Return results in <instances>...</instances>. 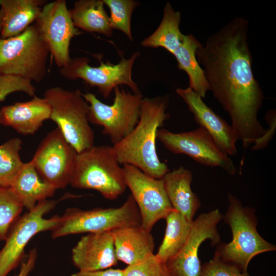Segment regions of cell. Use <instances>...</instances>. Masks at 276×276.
<instances>
[{
  "label": "cell",
  "mask_w": 276,
  "mask_h": 276,
  "mask_svg": "<svg viewBox=\"0 0 276 276\" xmlns=\"http://www.w3.org/2000/svg\"><path fill=\"white\" fill-rule=\"evenodd\" d=\"M113 90L114 98L110 105L103 103L91 93L82 95L89 104V123L102 126V134L109 136L114 145L126 137L137 124L143 96L119 86Z\"/></svg>",
  "instance_id": "8"
},
{
  "label": "cell",
  "mask_w": 276,
  "mask_h": 276,
  "mask_svg": "<svg viewBox=\"0 0 276 276\" xmlns=\"http://www.w3.org/2000/svg\"><path fill=\"white\" fill-rule=\"evenodd\" d=\"M265 119L269 125L264 135L257 140L251 149L253 150H262L266 148L269 142L273 138L276 127V113L273 109L269 110L265 116Z\"/></svg>",
  "instance_id": "33"
},
{
  "label": "cell",
  "mask_w": 276,
  "mask_h": 276,
  "mask_svg": "<svg viewBox=\"0 0 276 276\" xmlns=\"http://www.w3.org/2000/svg\"><path fill=\"white\" fill-rule=\"evenodd\" d=\"M2 18H3V13L2 10L0 9V33L2 30Z\"/></svg>",
  "instance_id": "36"
},
{
  "label": "cell",
  "mask_w": 276,
  "mask_h": 276,
  "mask_svg": "<svg viewBox=\"0 0 276 276\" xmlns=\"http://www.w3.org/2000/svg\"><path fill=\"white\" fill-rule=\"evenodd\" d=\"M77 153L56 127L42 139L31 160L40 177L57 190L70 185Z\"/></svg>",
  "instance_id": "12"
},
{
  "label": "cell",
  "mask_w": 276,
  "mask_h": 276,
  "mask_svg": "<svg viewBox=\"0 0 276 276\" xmlns=\"http://www.w3.org/2000/svg\"><path fill=\"white\" fill-rule=\"evenodd\" d=\"M123 270V276H169L165 263L154 254Z\"/></svg>",
  "instance_id": "30"
},
{
  "label": "cell",
  "mask_w": 276,
  "mask_h": 276,
  "mask_svg": "<svg viewBox=\"0 0 276 276\" xmlns=\"http://www.w3.org/2000/svg\"><path fill=\"white\" fill-rule=\"evenodd\" d=\"M248 24L242 17L234 18L196 52L210 90L229 114L231 126L245 148L266 131L258 119L264 96L252 70Z\"/></svg>",
  "instance_id": "1"
},
{
  "label": "cell",
  "mask_w": 276,
  "mask_h": 276,
  "mask_svg": "<svg viewBox=\"0 0 276 276\" xmlns=\"http://www.w3.org/2000/svg\"><path fill=\"white\" fill-rule=\"evenodd\" d=\"M49 54L36 23L17 36L0 37V75L40 82L47 75Z\"/></svg>",
  "instance_id": "5"
},
{
  "label": "cell",
  "mask_w": 276,
  "mask_h": 276,
  "mask_svg": "<svg viewBox=\"0 0 276 276\" xmlns=\"http://www.w3.org/2000/svg\"><path fill=\"white\" fill-rule=\"evenodd\" d=\"M24 208L10 187H0V241L5 240L11 226Z\"/></svg>",
  "instance_id": "28"
},
{
  "label": "cell",
  "mask_w": 276,
  "mask_h": 276,
  "mask_svg": "<svg viewBox=\"0 0 276 276\" xmlns=\"http://www.w3.org/2000/svg\"><path fill=\"white\" fill-rule=\"evenodd\" d=\"M218 209L203 213L193 220L188 239L181 250L166 263L169 276H200L202 266L198 258L201 243L209 239L213 246L220 237L217 225L223 218Z\"/></svg>",
  "instance_id": "15"
},
{
  "label": "cell",
  "mask_w": 276,
  "mask_h": 276,
  "mask_svg": "<svg viewBox=\"0 0 276 276\" xmlns=\"http://www.w3.org/2000/svg\"><path fill=\"white\" fill-rule=\"evenodd\" d=\"M51 109L45 98L36 96L28 101L16 102L0 109V124L23 135L34 134L50 119Z\"/></svg>",
  "instance_id": "18"
},
{
  "label": "cell",
  "mask_w": 276,
  "mask_h": 276,
  "mask_svg": "<svg viewBox=\"0 0 276 276\" xmlns=\"http://www.w3.org/2000/svg\"><path fill=\"white\" fill-rule=\"evenodd\" d=\"M133 224H141L136 203L130 194L123 204L117 208H95L83 210L77 208L66 210L52 238L69 235L107 231Z\"/></svg>",
  "instance_id": "7"
},
{
  "label": "cell",
  "mask_w": 276,
  "mask_h": 276,
  "mask_svg": "<svg viewBox=\"0 0 276 276\" xmlns=\"http://www.w3.org/2000/svg\"><path fill=\"white\" fill-rule=\"evenodd\" d=\"M169 100L167 95L143 98L137 124L112 146L119 164L133 166L156 179L162 178L170 171L159 159L156 149L157 132L169 118L166 112Z\"/></svg>",
  "instance_id": "2"
},
{
  "label": "cell",
  "mask_w": 276,
  "mask_h": 276,
  "mask_svg": "<svg viewBox=\"0 0 276 276\" xmlns=\"http://www.w3.org/2000/svg\"><path fill=\"white\" fill-rule=\"evenodd\" d=\"M21 144L20 139L14 137L0 145V187H10L22 168Z\"/></svg>",
  "instance_id": "27"
},
{
  "label": "cell",
  "mask_w": 276,
  "mask_h": 276,
  "mask_svg": "<svg viewBox=\"0 0 276 276\" xmlns=\"http://www.w3.org/2000/svg\"><path fill=\"white\" fill-rule=\"evenodd\" d=\"M119 165L113 146H93L77 153L70 185L76 189L96 190L105 198L114 200L127 188Z\"/></svg>",
  "instance_id": "4"
},
{
  "label": "cell",
  "mask_w": 276,
  "mask_h": 276,
  "mask_svg": "<svg viewBox=\"0 0 276 276\" xmlns=\"http://www.w3.org/2000/svg\"><path fill=\"white\" fill-rule=\"evenodd\" d=\"M10 187L28 211L53 196L57 190L40 177L31 160L24 163Z\"/></svg>",
  "instance_id": "22"
},
{
  "label": "cell",
  "mask_w": 276,
  "mask_h": 276,
  "mask_svg": "<svg viewBox=\"0 0 276 276\" xmlns=\"http://www.w3.org/2000/svg\"><path fill=\"white\" fill-rule=\"evenodd\" d=\"M18 91L33 97L35 96L36 88L32 82L22 78L0 75V102L4 101L9 94Z\"/></svg>",
  "instance_id": "31"
},
{
  "label": "cell",
  "mask_w": 276,
  "mask_h": 276,
  "mask_svg": "<svg viewBox=\"0 0 276 276\" xmlns=\"http://www.w3.org/2000/svg\"><path fill=\"white\" fill-rule=\"evenodd\" d=\"M45 0H0L3 13L0 37L6 39L19 35L35 21Z\"/></svg>",
  "instance_id": "21"
},
{
  "label": "cell",
  "mask_w": 276,
  "mask_h": 276,
  "mask_svg": "<svg viewBox=\"0 0 276 276\" xmlns=\"http://www.w3.org/2000/svg\"><path fill=\"white\" fill-rule=\"evenodd\" d=\"M166 227L162 243L156 256L163 262L175 256L187 242L193 222L174 209L167 216Z\"/></svg>",
  "instance_id": "26"
},
{
  "label": "cell",
  "mask_w": 276,
  "mask_h": 276,
  "mask_svg": "<svg viewBox=\"0 0 276 276\" xmlns=\"http://www.w3.org/2000/svg\"><path fill=\"white\" fill-rule=\"evenodd\" d=\"M162 179L172 208L189 221L193 222L201 202L197 194L191 189L193 180L191 171L181 166L169 171Z\"/></svg>",
  "instance_id": "20"
},
{
  "label": "cell",
  "mask_w": 276,
  "mask_h": 276,
  "mask_svg": "<svg viewBox=\"0 0 276 276\" xmlns=\"http://www.w3.org/2000/svg\"><path fill=\"white\" fill-rule=\"evenodd\" d=\"M111 232L118 261L131 265L154 254V239L141 224L118 228Z\"/></svg>",
  "instance_id": "19"
},
{
  "label": "cell",
  "mask_w": 276,
  "mask_h": 276,
  "mask_svg": "<svg viewBox=\"0 0 276 276\" xmlns=\"http://www.w3.org/2000/svg\"><path fill=\"white\" fill-rule=\"evenodd\" d=\"M124 270L121 269L108 268L92 271H78L70 276H123Z\"/></svg>",
  "instance_id": "35"
},
{
  "label": "cell",
  "mask_w": 276,
  "mask_h": 276,
  "mask_svg": "<svg viewBox=\"0 0 276 276\" xmlns=\"http://www.w3.org/2000/svg\"><path fill=\"white\" fill-rule=\"evenodd\" d=\"M176 93L193 114L195 121L211 134L222 150L228 156L236 155L238 138L231 125L208 107L190 87L177 88Z\"/></svg>",
  "instance_id": "16"
},
{
  "label": "cell",
  "mask_w": 276,
  "mask_h": 276,
  "mask_svg": "<svg viewBox=\"0 0 276 276\" xmlns=\"http://www.w3.org/2000/svg\"><path fill=\"white\" fill-rule=\"evenodd\" d=\"M37 258V249L33 248L21 262L19 271L15 276H28L35 266Z\"/></svg>",
  "instance_id": "34"
},
{
  "label": "cell",
  "mask_w": 276,
  "mask_h": 276,
  "mask_svg": "<svg viewBox=\"0 0 276 276\" xmlns=\"http://www.w3.org/2000/svg\"><path fill=\"white\" fill-rule=\"evenodd\" d=\"M58 201L46 199L19 217L11 226L5 243L0 250V276H7L24 258L25 249L36 234L53 231L60 221V216L47 218L44 216L53 210Z\"/></svg>",
  "instance_id": "9"
},
{
  "label": "cell",
  "mask_w": 276,
  "mask_h": 276,
  "mask_svg": "<svg viewBox=\"0 0 276 276\" xmlns=\"http://www.w3.org/2000/svg\"><path fill=\"white\" fill-rule=\"evenodd\" d=\"M110 10L109 20L112 29L120 30L133 40L131 30L132 12L139 2L133 0H102Z\"/></svg>",
  "instance_id": "29"
},
{
  "label": "cell",
  "mask_w": 276,
  "mask_h": 276,
  "mask_svg": "<svg viewBox=\"0 0 276 276\" xmlns=\"http://www.w3.org/2000/svg\"><path fill=\"white\" fill-rule=\"evenodd\" d=\"M74 26L89 33L110 37L112 30L109 16L102 0H78L70 10Z\"/></svg>",
  "instance_id": "23"
},
{
  "label": "cell",
  "mask_w": 276,
  "mask_h": 276,
  "mask_svg": "<svg viewBox=\"0 0 276 276\" xmlns=\"http://www.w3.org/2000/svg\"><path fill=\"white\" fill-rule=\"evenodd\" d=\"M127 188L131 191L141 217V225L151 232L159 220L165 219L173 210L167 195L162 178H154L139 168L123 165Z\"/></svg>",
  "instance_id": "13"
},
{
  "label": "cell",
  "mask_w": 276,
  "mask_h": 276,
  "mask_svg": "<svg viewBox=\"0 0 276 276\" xmlns=\"http://www.w3.org/2000/svg\"><path fill=\"white\" fill-rule=\"evenodd\" d=\"M156 139L174 153L187 155L206 166L219 167L231 175L236 173V168L233 160L202 126L179 133L159 129Z\"/></svg>",
  "instance_id": "11"
},
{
  "label": "cell",
  "mask_w": 276,
  "mask_h": 276,
  "mask_svg": "<svg viewBox=\"0 0 276 276\" xmlns=\"http://www.w3.org/2000/svg\"><path fill=\"white\" fill-rule=\"evenodd\" d=\"M201 44L193 35H185L181 44L172 54L178 62V68L187 74L189 87L203 99L210 87L196 57V50Z\"/></svg>",
  "instance_id": "24"
},
{
  "label": "cell",
  "mask_w": 276,
  "mask_h": 276,
  "mask_svg": "<svg viewBox=\"0 0 276 276\" xmlns=\"http://www.w3.org/2000/svg\"><path fill=\"white\" fill-rule=\"evenodd\" d=\"M55 64L60 68L72 59L70 44L72 39L83 32L74 25L65 0L48 2L35 21Z\"/></svg>",
  "instance_id": "14"
},
{
  "label": "cell",
  "mask_w": 276,
  "mask_h": 276,
  "mask_svg": "<svg viewBox=\"0 0 276 276\" xmlns=\"http://www.w3.org/2000/svg\"><path fill=\"white\" fill-rule=\"evenodd\" d=\"M200 276H249L247 271L222 261L215 253L214 258L202 266Z\"/></svg>",
  "instance_id": "32"
},
{
  "label": "cell",
  "mask_w": 276,
  "mask_h": 276,
  "mask_svg": "<svg viewBox=\"0 0 276 276\" xmlns=\"http://www.w3.org/2000/svg\"><path fill=\"white\" fill-rule=\"evenodd\" d=\"M43 97L51 106L50 119L78 153L94 146V132L87 118L89 104L80 90L52 87L45 90Z\"/></svg>",
  "instance_id": "6"
},
{
  "label": "cell",
  "mask_w": 276,
  "mask_h": 276,
  "mask_svg": "<svg viewBox=\"0 0 276 276\" xmlns=\"http://www.w3.org/2000/svg\"><path fill=\"white\" fill-rule=\"evenodd\" d=\"M228 206L224 220L230 227L232 240L220 244L215 254L223 261L247 271L251 260L256 256L276 250L257 229V219L253 208L244 206L234 195L228 193Z\"/></svg>",
  "instance_id": "3"
},
{
  "label": "cell",
  "mask_w": 276,
  "mask_h": 276,
  "mask_svg": "<svg viewBox=\"0 0 276 276\" xmlns=\"http://www.w3.org/2000/svg\"><path fill=\"white\" fill-rule=\"evenodd\" d=\"M181 14L174 10L169 2H167L162 20L156 30L141 42L144 47L165 49L172 54L181 44L184 34L179 29Z\"/></svg>",
  "instance_id": "25"
},
{
  "label": "cell",
  "mask_w": 276,
  "mask_h": 276,
  "mask_svg": "<svg viewBox=\"0 0 276 276\" xmlns=\"http://www.w3.org/2000/svg\"><path fill=\"white\" fill-rule=\"evenodd\" d=\"M72 259L79 271L104 270L115 266L117 259L111 231L89 233L73 248Z\"/></svg>",
  "instance_id": "17"
},
{
  "label": "cell",
  "mask_w": 276,
  "mask_h": 276,
  "mask_svg": "<svg viewBox=\"0 0 276 276\" xmlns=\"http://www.w3.org/2000/svg\"><path fill=\"white\" fill-rule=\"evenodd\" d=\"M140 55V53L136 52L126 59L121 54L120 61L117 64L99 60L98 66H90L87 57H76L72 59L67 66L60 68L59 72L65 79H81L90 86L97 87L105 99L110 97L114 88L122 85L129 86L134 94H139V87L132 79V70Z\"/></svg>",
  "instance_id": "10"
}]
</instances>
